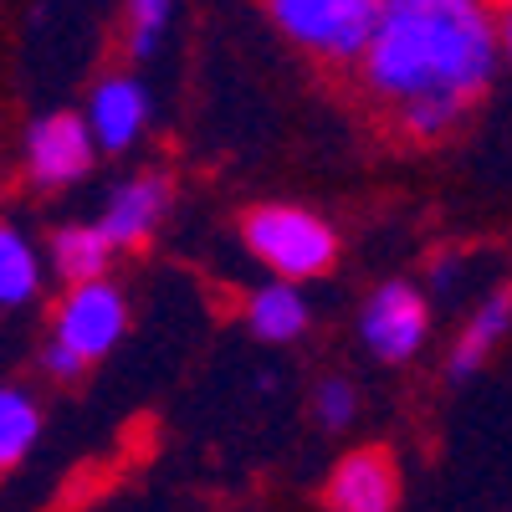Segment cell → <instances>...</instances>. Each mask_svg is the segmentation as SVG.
I'll use <instances>...</instances> for the list:
<instances>
[{
	"label": "cell",
	"mask_w": 512,
	"mask_h": 512,
	"mask_svg": "<svg viewBox=\"0 0 512 512\" xmlns=\"http://www.w3.org/2000/svg\"><path fill=\"white\" fill-rule=\"evenodd\" d=\"M502 67L497 0H379L359 82L410 144H441Z\"/></svg>",
	"instance_id": "cell-1"
},
{
	"label": "cell",
	"mask_w": 512,
	"mask_h": 512,
	"mask_svg": "<svg viewBox=\"0 0 512 512\" xmlns=\"http://www.w3.org/2000/svg\"><path fill=\"white\" fill-rule=\"evenodd\" d=\"M123 333H128V292L113 277L62 287L47 338H41V374L57 384H77L123 344Z\"/></svg>",
	"instance_id": "cell-2"
},
{
	"label": "cell",
	"mask_w": 512,
	"mask_h": 512,
	"mask_svg": "<svg viewBox=\"0 0 512 512\" xmlns=\"http://www.w3.org/2000/svg\"><path fill=\"white\" fill-rule=\"evenodd\" d=\"M241 246L251 251V262L272 272L277 282H318L338 262V231L328 216L292 200H267L251 205L241 216Z\"/></svg>",
	"instance_id": "cell-3"
},
{
	"label": "cell",
	"mask_w": 512,
	"mask_h": 512,
	"mask_svg": "<svg viewBox=\"0 0 512 512\" xmlns=\"http://www.w3.org/2000/svg\"><path fill=\"white\" fill-rule=\"evenodd\" d=\"M267 16L297 52L328 67H359L379 21V0H267Z\"/></svg>",
	"instance_id": "cell-4"
},
{
	"label": "cell",
	"mask_w": 512,
	"mask_h": 512,
	"mask_svg": "<svg viewBox=\"0 0 512 512\" xmlns=\"http://www.w3.org/2000/svg\"><path fill=\"white\" fill-rule=\"evenodd\" d=\"M98 139L82 113H41L26 123L21 134V180L41 195H57L72 190L93 175V159H98Z\"/></svg>",
	"instance_id": "cell-5"
},
{
	"label": "cell",
	"mask_w": 512,
	"mask_h": 512,
	"mask_svg": "<svg viewBox=\"0 0 512 512\" xmlns=\"http://www.w3.org/2000/svg\"><path fill=\"white\" fill-rule=\"evenodd\" d=\"M359 344L374 364H410L431 344V297L415 282L390 277L359 303Z\"/></svg>",
	"instance_id": "cell-6"
},
{
	"label": "cell",
	"mask_w": 512,
	"mask_h": 512,
	"mask_svg": "<svg viewBox=\"0 0 512 512\" xmlns=\"http://www.w3.org/2000/svg\"><path fill=\"white\" fill-rule=\"evenodd\" d=\"M169 210H175V180L159 175V169H144V175H128L108 190V200L93 221L103 226L113 251H139L164 231Z\"/></svg>",
	"instance_id": "cell-7"
},
{
	"label": "cell",
	"mask_w": 512,
	"mask_h": 512,
	"mask_svg": "<svg viewBox=\"0 0 512 512\" xmlns=\"http://www.w3.org/2000/svg\"><path fill=\"white\" fill-rule=\"evenodd\" d=\"M323 502H328V512H395L400 507V466L374 446L344 451L323 482Z\"/></svg>",
	"instance_id": "cell-8"
},
{
	"label": "cell",
	"mask_w": 512,
	"mask_h": 512,
	"mask_svg": "<svg viewBox=\"0 0 512 512\" xmlns=\"http://www.w3.org/2000/svg\"><path fill=\"white\" fill-rule=\"evenodd\" d=\"M507 338H512V282H497L472 303V313L461 318L451 349H446V379L451 384L477 379Z\"/></svg>",
	"instance_id": "cell-9"
},
{
	"label": "cell",
	"mask_w": 512,
	"mask_h": 512,
	"mask_svg": "<svg viewBox=\"0 0 512 512\" xmlns=\"http://www.w3.org/2000/svg\"><path fill=\"white\" fill-rule=\"evenodd\" d=\"M82 118H88V128H93V139H98L103 154L134 149L144 139V128H149V93H144V82L134 72L98 77L93 93H88V108H82Z\"/></svg>",
	"instance_id": "cell-10"
},
{
	"label": "cell",
	"mask_w": 512,
	"mask_h": 512,
	"mask_svg": "<svg viewBox=\"0 0 512 512\" xmlns=\"http://www.w3.org/2000/svg\"><path fill=\"white\" fill-rule=\"evenodd\" d=\"M241 323L246 333L256 338V344H267V349H287L297 344L308 328H313V308H308V297L297 282H256L246 292V303H241Z\"/></svg>",
	"instance_id": "cell-11"
},
{
	"label": "cell",
	"mask_w": 512,
	"mask_h": 512,
	"mask_svg": "<svg viewBox=\"0 0 512 512\" xmlns=\"http://www.w3.org/2000/svg\"><path fill=\"white\" fill-rule=\"evenodd\" d=\"M47 262H52V277L62 287H77V282H98L113 272V241L103 236L98 221H62L47 241Z\"/></svg>",
	"instance_id": "cell-12"
},
{
	"label": "cell",
	"mask_w": 512,
	"mask_h": 512,
	"mask_svg": "<svg viewBox=\"0 0 512 512\" xmlns=\"http://www.w3.org/2000/svg\"><path fill=\"white\" fill-rule=\"evenodd\" d=\"M52 277V262H47V246L31 241L16 221L0 226V308L6 313H21L31 308L41 287Z\"/></svg>",
	"instance_id": "cell-13"
},
{
	"label": "cell",
	"mask_w": 512,
	"mask_h": 512,
	"mask_svg": "<svg viewBox=\"0 0 512 512\" xmlns=\"http://www.w3.org/2000/svg\"><path fill=\"white\" fill-rule=\"evenodd\" d=\"M41 425H47L41 400L26 390V384L11 379L6 390H0V466H6V472H16V466L36 451Z\"/></svg>",
	"instance_id": "cell-14"
},
{
	"label": "cell",
	"mask_w": 512,
	"mask_h": 512,
	"mask_svg": "<svg viewBox=\"0 0 512 512\" xmlns=\"http://www.w3.org/2000/svg\"><path fill=\"white\" fill-rule=\"evenodd\" d=\"M175 21V0H123V41H128V57L149 62L159 52V41Z\"/></svg>",
	"instance_id": "cell-15"
},
{
	"label": "cell",
	"mask_w": 512,
	"mask_h": 512,
	"mask_svg": "<svg viewBox=\"0 0 512 512\" xmlns=\"http://www.w3.org/2000/svg\"><path fill=\"white\" fill-rule=\"evenodd\" d=\"M313 420L323 425V431L344 436L349 425L359 420V390H354V379H344V374L318 379L313 384Z\"/></svg>",
	"instance_id": "cell-16"
},
{
	"label": "cell",
	"mask_w": 512,
	"mask_h": 512,
	"mask_svg": "<svg viewBox=\"0 0 512 512\" xmlns=\"http://www.w3.org/2000/svg\"><path fill=\"white\" fill-rule=\"evenodd\" d=\"M497 31H502V62L512 67V0H497Z\"/></svg>",
	"instance_id": "cell-17"
}]
</instances>
